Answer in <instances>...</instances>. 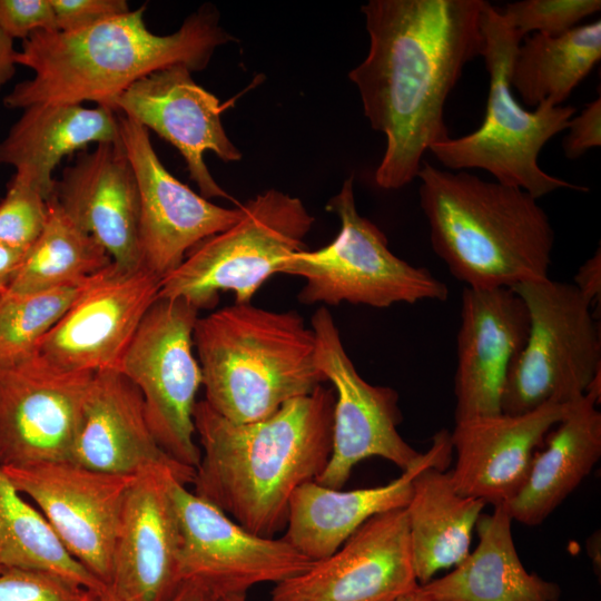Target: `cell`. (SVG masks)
I'll return each instance as SVG.
<instances>
[{
    "instance_id": "33",
    "label": "cell",
    "mask_w": 601,
    "mask_h": 601,
    "mask_svg": "<svg viewBox=\"0 0 601 601\" xmlns=\"http://www.w3.org/2000/svg\"><path fill=\"white\" fill-rule=\"evenodd\" d=\"M600 9V0H523L508 3L497 11L523 40L530 32L562 35Z\"/></svg>"
},
{
    "instance_id": "13",
    "label": "cell",
    "mask_w": 601,
    "mask_h": 601,
    "mask_svg": "<svg viewBox=\"0 0 601 601\" xmlns=\"http://www.w3.org/2000/svg\"><path fill=\"white\" fill-rule=\"evenodd\" d=\"M170 492L180 530L181 581L203 582L220 598L260 583L276 584L315 562L283 538L247 531L176 477Z\"/></svg>"
},
{
    "instance_id": "4",
    "label": "cell",
    "mask_w": 601,
    "mask_h": 601,
    "mask_svg": "<svg viewBox=\"0 0 601 601\" xmlns=\"http://www.w3.org/2000/svg\"><path fill=\"white\" fill-rule=\"evenodd\" d=\"M417 178L432 248L453 277L472 288H513L549 277L554 230L538 199L426 160Z\"/></svg>"
},
{
    "instance_id": "31",
    "label": "cell",
    "mask_w": 601,
    "mask_h": 601,
    "mask_svg": "<svg viewBox=\"0 0 601 601\" xmlns=\"http://www.w3.org/2000/svg\"><path fill=\"white\" fill-rule=\"evenodd\" d=\"M0 561L50 572L98 592L106 584L66 550L43 514L11 483L0 466Z\"/></svg>"
},
{
    "instance_id": "29",
    "label": "cell",
    "mask_w": 601,
    "mask_h": 601,
    "mask_svg": "<svg viewBox=\"0 0 601 601\" xmlns=\"http://www.w3.org/2000/svg\"><path fill=\"white\" fill-rule=\"evenodd\" d=\"M515 52L510 83L522 102L562 106L601 58V21L578 26L559 36L533 33Z\"/></svg>"
},
{
    "instance_id": "28",
    "label": "cell",
    "mask_w": 601,
    "mask_h": 601,
    "mask_svg": "<svg viewBox=\"0 0 601 601\" xmlns=\"http://www.w3.org/2000/svg\"><path fill=\"white\" fill-rule=\"evenodd\" d=\"M412 486L405 510L415 577L424 584L467 556L473 530L486 503L460 494L450 472L437 467L422 470Z\"/></svg>"
},
{
    "instance_id": "16",
    "label": "cell",
    "mask_w": 601,
    "mask_h": 601,
    "mask_svg": "<svg viewBox=\"0 0 601 601\" xmlns=\"http://www.w3.org/2000/svg\"><path fill=\"white\" fill-rule=\"evenodd\" d=\"M92 376L37 354L0 365V466L69 461Z\"/></svg>"
},
{
    "instance_id": "45",
    "label": "cell",
    "mask_w": 601,
    "mask_h": 601,
    "mask_svg": "<svg viewBox=\"0 0 601 601\" xmlns=\"http://www.w3.org/2000/svg\"><path fill=\"white\" fill-rule=\"evenodd\" d=\"M219 601H247L246 593H231L219 598Z\"/></svg>"
},
{
    "instance_id": "38",
    "label": "cell",
    "mask_w": 601,
    "mask_h": 601,
    "mask_svg": "<svg viewBox=\"0 0 601 601\" xmlns=\"http://www.w3.org/2000/svg\"><path fill=\"white\" fill-rule=\"evenodd\" d=\"M563 140V150L569 159H577L588 150L601 145V98L585 105L584 109L573 116Z\"/></svg>"
},
{
    "instance_id": "6",
    "label": "cell",
    "mask_w": 601,
    "mask_h": 601,
    "mask_svg": "<svg viewBox=\"0 0 601 601\" xmlns=\"http://www.w3.org/2000/svg\"><path fill=\"white\" fill-rule=\"evenodd\" d=\"M482 27L485 39L482 57L489 73L483 122L473 132L450 137L428 151L449 169H483L495 181L518 187L535 199L561 188L587 191L585 187L546 174L538 161L544 145L568 129L575 108L543 101L533 111L524 109L514 98L510 83L512 62L522 39L489 2Z\"/></svg>"
},
{
    "instance_id": "36",
    "label": "cell",
    "mask_w": 601,
    "mask_h": 601,
    "mask_svg": "<svg viewBox=\"0 0 601 601\" xmlns=\"http://www.w3.org/2000/svg\"><path fill=\"white\" fill-rule=\"evenodd\" d=\"M0 29L11 39L57 30L50 0H0Z\"/></svg>"
},
{
    "instance_id": "37",
    "label": "cell",
    "mask_w": 601,
    "mask_h": 601,
    "mask_svg": "<svg viewBox=\"0 0 601 601\" xmlns=\"http://www.w3.org/2000/svg\"><path fill=\"white\" fill-rule=\"evenodd\" d=\"M57 30L78 31L130 11L126 0H50Z\"/></svg>"
},
{
    "instance_id": "42",
    "label": "cell",
    "mask_w": 601,
    "mask_h": 601,
    "mask_svg": "<svg viewBox=\"0 0 601 601\" xmlns=\"http://www.w3.org/2000/svg\"><path fill=\"white\" fill-rule=\"evenodd\" d=\"M17 53L13 39L0 29V90L16 73Z\"/></svg>"
},
{
    "instance_id": "14",
    "label": "cell",
    "mask_w": 601,
    "mask_h": 601,
    "mask_svg": "<svg viewBox=\"0 0 601 601\" xmlns=\"http://www.w3.org/2000/svg\"><path fill=\"white\" fill-rule=\"evenodd\" d=\"M117 121L139 190V264L162 279L195 246L235 225L243 205L225 208L195 193L166 169L146 128L120 112Z\"/></svg>"
},
{
    "instance_id": "40",
    "label": "cell",
    "mask_w": 601,
    "mask_h": 601,
    "mask_svg": "<svg viewBox=\"0 0 601 601\" xmlns=\"http://www.w3.org/2000/svg\"><path fill=\"white\" fill-rule=\"evenodd\" d=\"M29 248L0 242V295L9 290L19 274Z\"/></svg>"
},
{
    "instance_id": "46",
    "label": "cell",
    "mask_w": 601,
    "mask_h": 601,
    "mask_svg": "<svg viewBox=\"0 0 601 601\" xmlns=\"http://www.w3.org/2000/svg\"><path fill=\"white\" fill-rule=\"evenodd\" d=\"M0 566H1V561H0Z\"/></svg>"
},
{
    "instance_id": "12",
    "label": "cell",
    "mask_w": 601,
    "mask_h": 601,
    "mask_svg": "<svg viewBox=\"0 0 601 601\" xmlns=\"http://www.w3.org/2000/svg\"><path fill=\"white\" fill-rule=\"evenodd\" d=\"M1 467L43 514L70 555L107 585L124 502L135 476L101 473L70 461Z\"/></svg>"
},
{
    "instance_id": "10",
    "label": "cell",
    "mask_w": 601,
    "mask_h": 601,
    "mask_svg": "<svg viewBox=\"0 0 601 601\" xmlns=\"http://www.w3.org/2000/svg\"><path fill=\"white\" fill-rule=\"evenodd\" d=\"M198 309L183 298H157L129 343L118 371L139 390L149 428L175 462L196 470L194 408L203 374L194 355Z\"/></svg>"
},
{
    "instance_id": "9",
    "label": "cell",
    "mask_w": 601,
    "mask_h": 601,
    "mask_svg": "<svg viewBox=\"0 0 601 601\" xmlns=\"http://www.w3.org/2000/svg\"><path fill=\"white\" fill-rule=\"evenodd\" d=\"M513 289L526 305L530 328L504 385L502 413L519 415L575 401L601 373L600 327L592 303L573 284L549 277Z\"/></svg>"
},
{
    "instance_id": "7",
    "label": "cell",
    "mask_w": 601,
    "mask_h": 601,
    "mask_svg": "<svg viewBox=\"0 0 601 601\" xmlns=\"http://www.w3.org/2000/svg\"><path fill=\"white\" fill-rule=\"evenodd\" d=\"M242 205L235 225L199 243L161 279L158 298H183L199 311L230 290L237 304L250 303L290 255L306 249L315 218L299 198L269 189Z\"/></svg>"
},
{
    "instance_id": "34",
    "label": "cell",
    "mask_w": 601,
    "mask_h": 601,
    "mask_svg": "<svg viewBox=\"0 0 601 601\" xmlns=\"http://www.w3.org/2000/svg\"><path fill=\"white\" fill-rule=\"evenodd\" d=\"M48 218V200L26 177L14 174L0 199V242L30 248Z\"/></svg>"
},
{
    "instance_id": "35",
    "label": "cell",
    "mask_w": 601,
    "mask_h": 601,
    "mask_svg": "<svg viewBox=\"0 0 601 601\" xmlns=\"http://www.w3.org/2000/svg\"><path fill=\"white\" fill-rule=\"evenodd\" d=\"M96 593L50 572L0 566V601H92Z\"/></svg>"
},
{
    "instance_id": "43",
    "label": "cell",
    "mask_w": 601,
    "mask_h": 601,
    "mask_svg": "<svg viewBox=\"0 0 601 601\" xmlns=\"http://www.w3.org/2000/svg\"><path fill=\"white\" fill-rule=\"evenodd\" d=\"M395 601H449V600H442V599L428 597L422 593L416 587L412 591L397 598Z\"/></svg>"
},
{
    "instance_id": "5",
    "label": "cell",
    "mask_w": 601,
    "mask_h": 601,
    "mask_svg": "<svg viewBox=\"0 0 601 601\" xmlns=\"http://www.w3.org/2000/svg\"><path fill=\"white\" fill-rule=\"evenodd\" d=\"M193 341L204 401L235 423L263 420L326 382L314 332L293 311L235 303L198 317Z\"/></svg>"
},
{
    "instance_id": "32",
    "label": "cell",
    "mask_w": 601,
    "mask_h": 601,
    "mask_svg": "<svg viewBox=\"0 0 601 601\" xmlns=\"http://www.w3.org/2000/svg\"><path fill=\"white\" fill-rule=\"evenodd\" d=\"M86 283L0 295V365L33 356L40 341L77 299Z\"/></svg>"
},
{
    "instance_id": "25",
    "label": "cell",
    "mask_w": 601,
    "mask_h": 601,
    "mask_svg": "<svg viewBox=\"0 0 601 601\" xmlns=\"http://www.w3.org/2000/svg\"><path fill=\"white\" fill-rule=\"evenodd\" d=\"M23 110L0 141V165L14 167L47 200L53 195V170L65 157L119 139L117 112L109 107L36 104Z\"/></svg>"
},
{
    "instance_id": "1",
    "label": "cell",
    "mask_w": 601,
    "mask_h": 601,
    "mask_svg": "<svg viewBox=\"0 0 601 601\" xmlns=\"http://www.w3.org/2000/svg\"><path fill=\"white\" fill-rule=\"evenodd\" d=\"M483 0H370L361 7L366 58L348 72L371 127L386 148L375 183L387 190L414 179L430 148L450 138L449 95L482 56Z\"/></svg>"
},
{
    "instance_id": "23",
    "label": "cell",
    "mask_w": 601,
    "mask_h": 601,
    "mask_svg": "<svg viewBox=\"0 0 601 601\" xmlns=\"http://www.w3.org/2000/svg\"><path fill=\"white\" fill-rule=\"evenodd\" d=\"M452 453L451 433L441 430L421 459L387 484L344 491L303 483L290 496L283 539L312 561L329 556L374 515L405 508L414 477L426 467L445 470Z\"/></svg>"
},
{
    "instance_id": "47",
    "label": "cell",
    "mask_w": 601,
    "mask_h": 601,
    "mask_svg": "<svg viewBox=\"0 0 601 601\" xmlns=\"http://www.w3.org/2000/svg\"><path fill=\"white\" fill-rule=\"evenodd\" d=\"M559 601V600H558Z\"/></svg>"
},
{
    "instance_id": "15",
    "label": "cell",
    "mask_w": 601,
    "mask_h": 601,
    "mask_svg": "<svg viewBox=\"0 0 601 601\" xmlns=\"http://www.w3.org/2000/svg\"><path fill=\"white\" fill-rule=\"evenodd\" d=\"M161 279L142 267L115 264L90 277L63 316L40 341L37 355L66 372L117 370Z\"/></svg>"
},
{
    "instance_id": "30",
    "label": "cell",
    "mask_w": 601,
    "mask_h": 601,
    "mask_svg": "<svg viewBox=\"0 0 601 601\" xmlns=\"http://www.w3.org/2000/svg\"><path fill=\"white\" fill-rule=\"evenodd\" d=\"M110 264L112 259L106 249L52 196L48 200L47 223L8 292L31 293L80 285Z\"/></svg>"
},
{
    "instance_id": "24",
    "label": "cell",
    "mask_w": 601,
    "mask_h": 601,
    "mask_svg": "<svg viewBox=\"0 0 601 601\" xmlns=\"http://www.w3.org/2000/svg\"><path fill=\"white\" fill-rule=\"evenodd\" d=\"M69 461L101 473L136 476L171 467L190 485L195 471L171 460L154 437L142 396L118 370L93 374Z\"/></svg>"
},
{
    "instance_id": "17",
    "label": "cell",
    "mask_w": 601,
    "mask_h": 601,
    "mask_svg": "<svg viewBox=\"0 0 601 601\" xmlns=\"http://www.w3.org/2000/svg\"><path fill=\"white\" fill-rule=\"evenodd\" d=\"M417 585L401 508L374 515L333 554L276 583L272 601H395Z\"/></svg>"
},
{
    "instance_id": "44",
    "label": "cell",
    "mask_w": 601,
    "mask_h": 601,
    "mask_svg": "<svg viewBox=\"0 0 601 601\" xmlns=\"http://www.w3.org/2000/svg\"><path fill=\"white\" fill-rule=\"evenodd\" d=\"M92 601H122L108 585L97 592Z\"/></svg>"
},
{
    "instance_id": "39",
    "label": "cell",
    "mask_w": 601,
    "mask_h": 601,
    "mask_svg": "<svg viewBox=\"0 0 601 601\" xmlns=\"http://www.w3.org/2000/svg\"><path fill=\"white\" fill-rule=\"evenodd\" d=\"M573 285L592 305L601 297V253L600 247L587 259L574 276Z\"/></svg>"
},
{
    "instance_id": "19",
    "label": "cell",
    "mask_w": 601,
    "mask_h": 601,
    "mask_svg": "<svg viewBox=\"0 0 601 601\" xmlns=\"http://www.w3.org/2000/svg\"><path fill=\"white\" fill-rule=\"evenodd\" d=\"M173 477L190 485L178 471L157 466L136 475L129 486L107 584L122 601H165L181 582Z\"/></svg>"
},
{
    "instance_id": "11",
    "label": "cell",
    "mask_w": 601,
    "mask_h": 601,
    "mask_svg": "<svg viewBox=\"0 0 601 601\" xmlns=\"http://www.w3.org/2000/svg\"><path fill=\"white\" fill-rule=\"evenodd\" d=\"M316 365L334 386L332 450L316 482L342 489L355 465L378 456L402 471L422 456L398 433L402 421L398 394L388 386L367 383L347 355L338 328L325 307L312 317Z\"/></svg>"
},
{
    "instance_id": "22",
    "label": "cell",
    "mask_w": 601,
    "mask_h": 601,
    "mask_svg": "<svg viewBox=\"0 0 601 601\" xmlns=\"http://www.w3.org/2000/svg\"><path fill=\"white\" fill-rule=\"evenodd\" d=\"M52 196L106 249L115 266L140 267L139 190L120 137L78 154L56 179Z\"/></svg>"
},
{
    "instance_id": "20",
    "label": "cell",
    "mask_w": 601,
    "mask_h": 601,
    "mask_svg": "<svg viewBox=\"0 0 601 601\" xmlns=\"http://www.w3.org/2000/svg\"><path fill=\"white\" fill-rule=\"evenodd\" d=\"M529 328L526 305L513 288L464 286L456 337L455 422L502 413L504 385Z\"/></svg>"
},
{
    "instance_id": "8",
    "label": "cell",
    "mask_w": 601,
    "mask_h": 601,
    "mask_svg": "<svg viewBox=\"0 0 601 601\" xmlns=\"http://www.w3.org/2000/svg\"><path fill=\"white\" fill-rule=\"evenodd\" d=\"M326 209L341 220L338 235L317 250L303 249L290 255L279 273L305 279L298 294L300 303L345 302L386 308L397 303L447 299L445 283L428 269L393 254L385 234L359 215L353 176L343 181Z\"/></svg>"
},
{
    "instance_id": "18",
    "label": "cell",
    "mask_w": 601,
    "mask_h": 601,
    "mask_svg": "<svg viewBox=\"0 0 601 601\" xmlns=\"http://www.w3.org/2000/svg\"><path fill=\"white\" fill-rule=\"evenodd\" d=\"M112 109L170 142L203 197L230 199L204 155L213 151L225 162L238 161L243 155L225 131L220 101L193 79L187 67L170 66L139 79L112 101Z\"/></svg>"
},
{
    "instance_id": "41",
    "label": "cell",
    "mask_w": 601,
    "mask_h": 601,
    "mask_svg": "<svg viewBox=\"0 0 601 601\" xmlns=\"http://www.w3.org/2000/svg\"><path fill=\"white\" fill-rule=\"evenodd\" d=\"M165 601H219V597L203 582L184 580Z\"/></svg>"
},
{
    "instance_id": "21",
    "label": "cell",
    "mask_w": 601,
    "mask_h": 601,
    "mask_svg": "<svg viewBox=\"0 0 601 601\" xmlns=\"http://www.w3.org/2000/svg\"><path fill=\"white\" fill-rule=\"evenodd\" d=\"M569 404L455 422L451 442L456 462L450 472L455 490L493 505L511 501L528 480L536 447Z\"/></svg>"
},
{
    "instance_id": "3",
    "label": "cell",
    "mask_w": 601,
    "mask_h": 601,
    "mask_svg": "<svg viewBox=\"0 0 601 601\" xmlns=\"http://www.w3.org/2000/svg\"><path fill=\"white\" fill-rule=\"evenodd\" d=\"M145 10L142 4L87 29L37 31L22 40L17 63L33 77L16 85L3 105L24 109L92 101L112 109V101L139 79L175 65L200 71L219 46L235 40L211 4L190 13L166 36L148 29Z\"/></svg>"
},
{
    "instance_id": "26",
    "label": "cell",
    "mask_w": 601,
    "mask_h": 601,
    "mask_svg": "<svg viewBox=\"0 0 601 601\" xmlns=\"http://www.w3.org/2000/svg\"><path fill=\"white\" fill-rule=\"evenodd\" d=\"M512 518L504 503L481 514L479 542L447 574L417 589L449 601H558L560 588L523 566L512 538Z\"/></svg>"
},
{
    "instance_id": "27",
    "label": "cell",
    "mask_w": 601,
    "mask_h": 601,
    "mask_svg": "<svg viewBox=\"0 0 601 601\" xmlns=\"http://www.w3.org/2000/svg\"><path fill=\"white\" fill-rule=\"evenodd\" d=\"M599 402L587 392L569 404L545 449L535 453L524 486L505 503L512 520L539 525L591 472L601 456Z\"/></svg>"
},
{
    "instance_id": "2",
    "label": "cell",
    "mask_w": 601,
    "mask_h": 601,
    "mask_svg": "<svg viewBox=\"0 0 601 601\" xmlns=\"http://www.w3.org/2000/svg\"><path fill=\"white\" fill-rule=\"evenodd\" d=\"M334 403V390L319 385L263 420L235 423L198 401L193 492L247 531L274 538L286 526L294 491L327 464Z\"/></svg>"
}]
</instances>
